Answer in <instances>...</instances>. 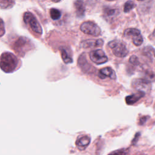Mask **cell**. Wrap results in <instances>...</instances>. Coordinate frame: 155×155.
Masks as SVG:
<instances>
[{"mask_svg":"<svg viewBox=\"0 0 155 155\" xmlns=\"http://www.w3.org/2000/svg\"><path fill=\"white\" fill-rule=\"evenodd\" d=\"M19 67V60L13 53L4 52L0 56V68L5 73H12Z\"/></svg>","mask_w":155,"mask_h":155,"instance_id":"1","label":"cell"},{"mask_svg":"<svg viewBox=\"0 0 155 155\" xmlns=\"http://www.w3.org/2000/svg\"><path fill=\"white\" fill-rule=\"evenodd\" d=\"M23 19L24 22L33 33L38 35H41L42 33V27L33 13L29 12H25L23 16Z\"/></svg>","mask_w":155,"mask_h":155,"instance_id":"2","label":"cell"},{"mask_svg":"<svg viewBox=\"0 0 155 155\" xmlns=\"http://www.w3.org/2000/svg\"><path fill=\"white\" fill-rule=\"evenodd\" d=\"M108 46L112 50L113 54L119 58H124L127 56L128 50L125 44L119 40H113L108 43Z\"/></svg>","mask_w":155,"mask_h":155,"instance_id":"3","label":"cell"},{"mask_svg":"<svg viewBox=\"0 0 155 155\" xmlns=\"http://www.w3.org/2000/svg\"><path fill=\"white\" fill-rule=\"evenodd\" d=\"M80 30L85 34L94 36H99L101 33L100 27L91 21H85L80 26Z\"/></svg>","mask_w":155,"mask_h":155,"instance_id":"4","label":"cell"},{"mask_svg":"<svg viewBox=\"0 0 155 155\" xmlns=\"http://www.w3.org/2000/svg\"><path fill=\"white\" fill-rule=\"evenodd\" d=\"M124 35L126 38L131 39L133 43L136 46H140L143 42V38L139 30L134 28H129L124 32Z\"/></svg>","mask_w":155,"mask_h":155,"instance_id":"5","label":"cell"},{"mask_svg":"<svg viewBox=\"0 0 155 155\" xmlns=\"http://www.w3.org/2000/svg\"><path fill=\"white\" fill-rule=\"evenodd\" d=\"M132 87L136 90L142 91L145 94L148 93L151 88L150 81L145 79H134L132 81Z\"/></svg>","mask_w":155,"mask_h":155,"instance_id":"6","label":"cell"},{"mask_svg":"<svg viewBox=\"0 0 155 155\" xmlns=\"http://www.w3.org/2000/svg\"><path fill=\"white\" fill-rule=\"evenodd\" d=\"M91 61L96 64H102L108 61V58L102 50L97 49L91 51L90 53Z\"/></svg>","mask_w":155,"mask_h":155,"instance_id":"7","label":"cell"},{"mask_svg":"<svg viewBox=\"0 0 155 155\" xmlns=\"http://www.w3.org/2000/svg\"><path fill=\"white\" fill-rule=\"evenodd\" d=\"M28 45H30V40L26 38L20 37L15 42L14 49L18 53H24L25 49H28Z\"/></svg>","mask_w":155,"mask_h":155,"instance_id":"8","label":"cell"},{"mask_svg":"<svg viewBox=\"0 0 155 155\" xmlns=\"http://www.w3.org/2000/svg\"><path fill=\"white\" fill-rule=\"evenodd\" d=\"M98 76L99 78L104 79L107 78H110L111 79H116V73L113 68L109 67H107L101 69L98 73Z\"/></svg>","mask_w":155,"mask_h":155,"instance_id":"9","label":"cell"},{"mask_svg":"<svg viewBox=\"0 0 155 155\" xmlns=\"http://www.w3.org/2000/svg\"><path fill=\"white\" fill-rule=\"evenodd\" d=\"M104 41L102 39H98L97 40L88 39L82 41L81 43V47L83 48H90V47H97L103 45Z\"/></svg>","mask_w":155,"mask_h":155,"instance_id":"10","label":"cell"},{"mask_svg":"<svg viewBox=\"0 0 155 155\" xmlns=\"http://www.w3.org/2000/svg\"><path fill=\"white\" fill-rule=\"evenodd\" d=\"M90 137L85 135L79 137L76 141V145L80 150H84L90 144Z\"/></svg>","mask_w":155,"mask_h":155,"instance_id":"11","label":"cell"},{"mask_svg":"<svg viewBox=\"0 0 155 155\" xmlns=\"http://www.w3.org/2000/svg\"><path fill=\"white\" fill-rule=\"evenodd\" d=\"M76 14L78 18H83L85 15V7L82 0H76L74 2Z\"/></svg>","mask_w":155,"mask_h":155,"instance_id":"12","label":"cell"},{"mask_svg":"<svg viewBox=\"0 0 155 155\" xmlns=\"http://www.w3.org/2000/svg\"><path fill=\"white\" fill-rule=\"evenodd\" d=\"M145 94L143 92L137 91V93L127 96L125 97V102L128 105L134 104L137 101H138L140 98H142L143 96H144Z\"/></svg>","mask_w":155,"mask_h":155,"instance_id":"13","label":"cell"},{"mask_svg":"<svg viewBox=\"0 0 155 155\" xmlns=\"http://www.w3.org/2000/svg\"><path fill=\"white\" fill-rule=\"evenodd\" d=\"M15 4L14 0H0V7L2 8H9Z\"/></svg>","mask_w":155,"mask_h":155,"instance_id":"14","label":"cell"},{"mask_svg":"<svg viewBox=\"0 0 155 155\" xmlns=\"http://www.w3.org/2000/svg\"><path fill=\"white\" fill-rule=\"evenodd\" d=\"M135 7L136 4L133 1L129 0L127 1L124 5V12L125 13H128L130 11H131L133 8H134Z\"/></svg>","mask_w":155,"mask_h":155,"instance_id":"15","label":"cell"},{"mask_svg":"<svg viewBox=\"0 0 155 155\" xmlns=\"http://www.w3.org/2000/svg\"><path fill=\"white\" fill-rule=\"evenodd\" d=\"M50 17L52 19L57 20L61 18V13L59 10L53 8L50 9Z\"/></svg>","mask_w":155,"mask_h":155,"instance_id":"16","label":"cell"},{"mask_svg":"<svg viewBox=\"0 0 155 155\" xmlns=\"http://www.w3.org/2000/svg\"><path fill=\"white\" fill-rule=\"evenodd\" d=\"M61 52L62 58V59H63V61L65 63L68 64V63H71L73 62L72 58L68 54V53H67V52L65 50L61 49Z\"/></svg>","mask_w":155,"mask_h":155,"instance_id":"17","label":"cell"},{"mask_svg":"<svg viewBox=\"0 0 155 155\" xmlns=\"http://www.w3.org/2000/svg\"><path fill=\"white\" fill-rule=\"evenodd\" d=\"M128 153V150L127 148H121L115 150L108 155H127Z\"/></svg>","mask_w":155,"mask_h":155,"instance_id":"18","label":"cell"},{"mask_svg":"<svg viewBox=\"0 0 155 155\" xmlns=\"http://www.w3.org/2000/svg\"><path fill=\"white\" fill-rule=\"evenodd\" d=\"M117 13V9H114V8H105L104 9V13L105 15L107 17H111V16H114L116 13Z\"/></svg>","mask_w":155,"mask_h":155,"instance_id":"19","label":"cell"},{"mask_svg":"<svg viewBox=\"0 0 155 155\" xmlns=\"http://www.w3.org/2000/svg\"><path fill=\"white\" fill-rule=\"evenodd\" d=\"M129 62H130V63H131V64H133L134 65H137L139 63L138 58L134 55H133L130 57V58L129 59Z\"/></svg>","mask_w":155,"mask_h":155,"instance_id":"20","label":"cell"},{"mask_svg":"<svg viewBox=\"0 0 155 155\" xmlns=\"http://www.w3.org/2000/svg\"><path fill=\"white\" fill-rule=\"evenodd\" d=\"M5 33L4 22L2 19L0 18V36H2Z\"/></svg>","mask_w":155,"mask_h":155,"instance_id":"21","label":"cell"},{"mask_svg":"<svg viewBox=\"0 0 155 155\" xmlns=\"http://www.w3.org/2000/svg\"><path fill=\"white\" fill-rule=\"evenodd\" d=\"M152 52H153V54L154 56L155 57V49L153 48H152Z\"/></svg>","mask_w":155,"mask_h":155,"instance_id":"22","label":"cell"},{"mask_svg":"<svg viewBox=\"0 0 155 155\" xmlns=\"http://www.w3.org/2000/svg\"><path fill=\"white\" fill-rule=\"evenodd\" d=\"M52 2H59L61 0H51Z\"/></svg>","mask_w":155,"mask_h":155,"instance_id":"23","label":"cell"},{"mask_svg":"<svg viewBox=\"0 0 155 155\" xmlns=\"http://www.w3.org/2000/svg\"><path fill=\"white\" fill-rule=\"evenodd\" d=\"M152 35H153V36H154V37H155V29H154V31L153 32V33H152Z\"/></svg>","mask_w":155,"mask_h":155,"instance_id":"24","label":"cell"},{"mask_svg":"<svg viewBox=\"0 0 155 155\" xmlns=\"http://www.w3.org/2000/svg\"><path fill=\"white\" fill-rule=\"evenodd\" d=\"M106 1H116V0H106Z\"/></svg>","mask_w":155,"mask_h":155,"instance_id":"25","label":"cell"},{"mask_svg":"<svg viewBox=\"0 0 155 155\" xmlns=\"http://www.w3.org/2000/svg\"><path fill=\"white\" fill-rule=\"evenodd\" d=\"M138 1H144V0H138Z\"/></svg>","mask_w":155,"mask_h":155,"instance_id":"26","label":"cell"}]
</instances>
